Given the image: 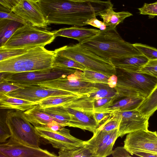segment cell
<instances>
[{
	"instance_id": "cell-1",
	"label": "cell",
	"mask_w": 157,
	"mask_h": 157,
	"mask_svg": "<svg viewBox=\"0 0 157 157\" xmlns=\"http://www.w3.org/2000/svg\"><path fill=\"white\" fill-rule=\"evenodd\" d=\"M35 2L48 24L86 25L93 16L92 0H37Z\"/></svg>"
},
{
	"instance_id": "cell-2",
	"label": "cell",
	"mask_w": 157,
	"mask_h": 157,
	"mask_svg": "<svg viewBox=\"0 0 157 157\" xmlns=\"http://www.w3.org/2000/svg\"><path fill=\"white\" fill-rule=\"evenodd\" d=\"M79 43L97 55L109 60L113 58L142 55L133 44L122 39L116 28L109 26Z\"/></svg>"
},
{
	"instance_id": "cell-3",
	"label": "cell",
	"mask_w": 157,
	"mask_h": 157,
	"mask_svg": "<svg viewBox=\"0 0 157 157\" xmlns=\"http://www.w3.org/2000/svg\"><path fill=\"white\" fill-rule=\"evenodd\" d=\"M56 56L55 51L37 46L24 54L0 61V72L15 73L50 69Z\"/></svg>"
},
{
	"instance_id": "cell-4",
	"label": "cell",
	"mask_w": 157,
	"mask_h": 157,
	"mask_svg": "<svg viewBox=\"0 0 157 157\" xmlns=\"http://www.w3.org/2000/svg\"><path fill=\"white\" fill-rule=\"evenodd\" d=\"M116 69L117 82L115 88L118 98L134 95L146 98L157 85V78L150 75Z\"/></svg>"
},
{
	"instance_id": "cell-5",
	"label": "cell",
	"mask_w": 157,
	"mask_h": 157,
	"mask_svg": "<svg viewBox=\"0 0 157 157\" xmlns=\"http://www.w3.org/2000/svg\"><path fill=\"white\" fill-rule=\"evenodd\" d=\"M54 51L56 54L72 59L83 66L86 69L109 76L116 75V68L109 60L97 55L79 43L65 46Z\"/></svg>"
},
{
	"instance_id": "cell-6",
	"label": "cell",
	"mask_w": 157,
	"mask_h": 157,
	"mask_svg": "<svg viewBox=\"0 0 157 157\" xmlns=\"http://www.w3.org/2000/svg\"><path fill=\"white\" fill-rule=\"evenodd\" d=\"M55 37L52 31L35 27L28 23L18 28L2 47H44L53 42Z\"/></svg>"
},
{
	"instance_id": "cell-7",
	"label": "cell",
	"mask_w": 157,
	"mask_h": 157,
	"mask_svg": "<svg viewBox=\"0 0 157 157\" xmlns=\"http://www.w3.org/2000/svg\"><path fill=\"white\" fill-rule=\"evenodd\" d=\"M23 112L15 109L6 113L5 121L10 132V138L24 144L39 147L41 138L25 118Z\"/></svg>"
},
{
	"instance_id": "cell-8",
	"label": "cell",
	"mask_w": 157,
	"mask_h": 157,
	"mask_svg": "<svg viewBox=\"0 0 157 157\" xmlns=\"http://www.w3.org/2000/svg\"><path fill=\"white\" fill-rule=\"evenodd\" d=\"M77 70L58 66L43 70L15 73H10L4 81L20 87L38 85L47 81L65 78L75 73Z\"/></svg>"
},
{
	"instance_id": "cell-9",
	"label": "cell",
	"mask_w": 157,
	"mask_h": 157,
	"mask_svg": "<svg viewBox=\"0 0 157 157\" xmlns=\"http://www.w3.org/2000/svg\"><path fill=\"white\" fill-rule=\"evenodd\" d=\"M124 147L132 155L142 152L157 154V132L141 129L128 134Z\"/></svg>"
},
{
	"instance_id": "cell-10",
	"label": "cell",
	"mask_w": 157,
	"mask_h": 157,
	"mask_svg": "<svg viewBox=\"0 0 157 157\" xmlns=\"http://www.w3.org/2000/svg\"><path fill=\"white\" fill-rule=\"evenodd\" d=\"M35 128L41 138L46 140L54 147L60 150L72 148L84 144V141L72 136L70 130L63 127L57 131H53L48 127Z\"/></svg>"
},
{
	"instance_id": "cell-11",
	"label": "cell",
	"mask_w": 157,
	"mask_h": 157,
	"mask_svg": "<svg viewBox=\"0 0 157 157\" xmlns=\"http://www.w3.org/2000/svg\"><path fill=\"white\" fill-rule=\"evenodd\" d=\"M0 156L10 157H55L56 154L39 147H33L22 144L12 138L1 144Z\"/></svg>"
},
{
	"instance_id": "cell-12",
	"label": "cell",
	"mask_w": 157,
	"mask_h": 157,
	"mask_svg": "<svg viewBox=\"0 0 157 157\" xmlns=\"http://www.w3.org/2000/svg\"><path fill=\"white\" fill-rule=\"evenodd\" d=\"M18 89L6 95L34 102H39L48 97L74 95L70 92L40 86L29 85L21 86Z\"/></svg>"
},
{
	"instance_id": "cell-13",
	"label": "cell",
	"mask_w": 157,
	"mask_h": 157,
	"mask_svg": "<svg viewBox=\"0 0 157 157\" xmlns=\"http://www.w3.org/2000/svg\"><path fill=\"white\" fill-rule=\"evenodd\" d=\"M38 85L70 92L80 96L94 93L98 89V83L71 81L68 80L67 77L47 81Z\"/></svg>"
},
{
	"instance_id": "cell-14",
	"label": "cell",
	"mask_w": 157,
	"mask_h": 157,
	"mask_svg": "<svg viewBox=\"0 0 157 157\" xmlns=\"http://www.w3.org/2000/svg\"><path fill=\"white\" fill-rule=\"evenodd\" d=\"M11 12L33 26L46 29L47 24L39 7L32 0H21Z\"/></svg>"
},
{
	"instance_id": "cell-15",
	"label": "cell",
	"mask_w": 157,
	"mask_h": 157,
	"mask_svg": "<svg viewBox=\"0 0 157 157\" xmlns=\"http://www.w3.org/2000/svg\"><path fill=\"white\" fill-rule=\"evenodd\" d=\"M121 119L118 128V138L141 129L147 130L149 118L137 109L119 111Z\"/></svg>"
},
{
	"instance_id": "cell-16",
	"label": "cell",
	"mask_w": 157,
	"mask_h": 157,
	"mask_svg": "<svg viewBox=\"0 0 157 157\" xmlns=\"http://www.w3.org/2000/svg\"><path fill=\"white\" fill-rule=\"evenodd\" d=\"M65 108L70 116L68 126L78 128L93 133L99 126L94 118V112L84 111L68 107Z\"/></svg>"
},
{
	"instance_id": "cell-17",
	"label": "cell",
	"mask_w": 157,
	"mask_h": 157,
	"mask_svg": "<svg viewBox=\"0 0 157 157\" xmlns=\"http://www.w3.org/2000/svg\"><path fill=\"white\" fill-rule=\"evenodd\" d=\"M100 30L88 28L82 26H73L64 28L53 31L56 37L61 36L73 39L80 43L98 34Z\"/></svg>"
},
{
	"instance_id": "cell-18",
	"label": "cell",
	"mask_w": 157,
	"mask_h": 157,
	"mask_svg": "<svg viewBox=\"0 0 157 157\" xmlns=\"http://www.w3.org/2000/svg\"><path fill=\"white\" fill-rule=\"evenodd\" d=\"M149 60L142 55L112 58L109 61L116 68L138 72Z\"/></svg>"
},
{
	"instance_id": "cell-19",
	"label": "cell",
	"mask_w": 157,
	"mask_h": 157,
	"mask_svg": "<svg viewBox=\"0 0 157 157\" xmlns=\"http://www.w3.org/2000/svg\"><path fill=\"white\" fill-rule=\"evenodd\" d=\"M23 113L26 119L35 128L47 127L49 123L56 121L45 113L39 104L24 111Z\"/></svg>"
},
{
	"instance_id": "cell-20",
	"label": "cell",
	"mask_w": 157,
	"mask_h": 157,
	"mask_svg": "<svg viewBox=\"0 0 157 157\" xmlns=\"http://www.w3.org/2000/svg\"><path fill=\"white\" fill-rule=\"evenodd\" d=\"M114 102L104 112L109 113L115 112L132 110L137 109L145 98L140 95H134L120 98Z\"/></svg>"
},
{
	"instance_id": "cell-21",
	"label": "cell",
	"mask_w": 157,
	"mask_h": 157,
	"mask_svg": "<svg viewBox=\"0 0 157 157\" xmlns=\"http://www.w3.org/2000/svg\"><path fill=\"white\" fill-rule=\"evenodd\" d=\"M39 103L10 96L6 94L0 95L1 109H12L25 111Z\"/></svg>"
},
{
	"instance_id": "cell-22",
	"label": "cell",
	"mask_w": 157,
	"mask_h": 157,
	"mask_svg": "<svg viewBox=\"0 0 157 157\" xmlns=\"http://www.w3.org/2000/svg\"><path fill=\"white\" fill-rule=\"evenodd\" d=\"M114 130L104 132L97 128L90 139L84 141V144L93 157H96L100 149L110 137Z\"/></svg>"
},
{
	"instance_id": "cell-23",
	"label": "cell",
	"mask_w": 157,
	"mask_h": 157,
	"mask_svg": "<svg viewBox=\"0 0 157 157\" xmlns=\"http://www.w3.org/2000/svg\"><path fill=\"white\" fill-rule=\"evenodd\" d=\"M132 15V13L128 11L115 12L113 10V6H112L105 12L101 13L99 16L103 19L104 23L107 26L116 28L126 18Z\"/></svg>"
},
{
	"instance_id": "cell-24",
	"label": "cell",
	"mask_w": 157,
	"mask_h": 157,
	"mask_svg": "<svg viewBox=\"0 0 157 157\" xmlns=\"http://www.w3.org/2000/svg\"><path fill=\"white\" fill-rule=\"evenodd\" d=\"M23 25L13 20L0 19V47H2L15 31Z\"/></svg>"
},
{
	"instance_id": "cell-25",
	"label": "cell",
	"mask_w": 157,
	"mask_h": 157,
	"mask_svg": "<svg viewBox=\"0 0 157 157\" xmlns=\"http://www.w3.org/2000/svg\"><path fill=\"white\" fill-rule=\"evenodd\" d=\"M42 109L45 113L63 127L68 126L70 116L64 106H58Z\"/></svg>"
},
{
	"instance_id": "cell-26",
	"label": "cell",
	"mask_w": 157,
	"mask_h": 157,
	"mask_svg": "<svg viewBox=\"0 0 157 157\" xmlns=\"http://www.w3.org/2000/svg\"><path fill=\"white\" fill-rule=\"evenodd\" d=\"M137 109L149 118L157 110V85L150 94L145 98Z\"/></svg>"
},
{
	"instance_id": "cell-27",
	"label": "cell",
	"mask_w": 157,
	"mask_h": 157,
	"mask_svg": "<svg viewBox=\"0 0 157 157\" xmlns=\"http://www.w3.org/2000/svg\"><path fill=\"white\" fill-rule=\"evenodd\" d=\"M79 96L74 94L48 97L40 101L38 104L41 108L58 106H64L72 102Z\"/></svg>"
},
{
	"instance_id": "cell-28",
	"label": "cell",
	"mask_w": 157,
	"mask_h": 157,
	"mask_svg": "<svg viewBox=\"0 0 157 157\" xmlns=\"http://www.w3.org/2000/svg\"><path fill=\"white\" fill-rule=\"evenodd\" d=\"M94 101L90 99L86 95H81L63 106L84 111L94 112Z\"/></svg>"
},
{
	"instance_id": "cell-29",
	"label": "cell",
	"mask_w": 157,
	"mask_h": 157,
	"mask_svg": "<svg viewBox=\"0 0 157 157\" xmlns=\"http://www.w3.org/2000/svg\"><path fill=\"white\" fill-rule=\"evenodd\" d=\"M98 90L95 92L87 94L90 100H94L100 98L117 97L118 94L115 88L110 87L108 84L98 83Z\"/></svg>"
},
{
	"instance_id": "cell-30",
	"label": "cell",
	"mask_w": 157,
	"mask_h": 157,
	"mask_svg": "<svg viewBox=\"0 0 157 157\" xmlns=\"http://www.w3.org/2000/svg\"><path fill=\"white\" fill-rule=\"evenodd\" d=\"M109 77L101 73L86 68L81 75L80 80L83 82L108 84Z\"/></svg>"
},
{
	"instance_id": "cell-31",
	"label": "cell",
	"mask_w": 157,
	"mask_h": 157,
	"mask_svg": "<svg viewBox=\"0 0 157 157\" xmlns=\"http://www.w3.org/2000/svg\"><path fill=\"white\" fill-rule=\"evenodd\" d=\"M58 154L59 156L61 157H93L84 144L72 148L60 150Z\"/></svg>"
},
{
	"instance_id": "cell-32",
	"label": "cell",
	"mask_w": 157,
	"mask_h": 157,
	"mask_svg": "<svg viewBox=\"0 0 157 157\" xmlns=\"http://www.w3.org/2000/svg\"><path fill=\"white\" fill-rule=\"evenodd\" d=\"M121 119L120 112L112 113L109 117L97 128L104 132H109L118 129Z\"/></svg>"
},
{
	"instance_id": "cell-33",
	"label": "cell",
	"mask_w": 157,
	"mask_h": 157,
	"mask_svg": "<svg viewBox=\"0 0 157 157\" xmlns=\"http://www.w3.org/2000/svg\"><path fill=\"white\" fill-rule=\"evenodd\" d=\"M37 46H29L14 48L0 47V61L24 54L30 49Z\"/></svg>"
},
{
	"instance_id": "cell-34",
	"label": "cell",
	"mask_w": 157,
	"mask_h": 157,
	"mask_svg": "<svg viewBox=\"0 0 157 157\" xmlns=\"http://www.w3.org/2000/svg\"><path fill=\"white\" fill-rule=\"evenodd\" d=\"M58 66L73 68L83 71L86 69L83 66L72 59L56 54L54 60L53 67Z\"/></svg>"
},
{
	"instance_id": "cell-35",
	"label": "cell",
	"mask_w": 157,
	"mask_h": 157,
	"mask_svg": "<svg viewBox=\"0 0 157 157\" xmlns=\"http://www.w3.org/2000/svg\"><path fill=\"white\" fill-rule=\"evenodd\" d=\"M118 129L114 130L110 137L102 146L96 157H106L111 155L115 142L118 138Z\"/></svg>"
},
{
	"instance_id": "cell-36",
	"label": "cell",
	"mask_w": 157,
	"mask_h": 157,
	"mask_svg": "<svg viewBox=\"0 0 157 157\" xmlns=\"http://www.w3.org/2000/svg\"><path fill=\"white\" fill-rule=\"evenodd\" d=\"M117 99V97L103 98L94 100V112H104Z\"/></svg>"
},
{
	"instance_id": "cell-37",
	"label": "cell",
	"mask_w": 157,
	"mask_h": 157,
	"mask_svg": "<svg viewBox=\"0 0 157 157\" xmlns=\"http://www.w3.org/2000/svg\"><path fill=\"white\" fill-rule=\"evenodd\" d=\"M142 55L149 60H157V49L147 45L140 43L133 44Z\"/></svg>"
},
{
	"instance_id": "cell-38",
	"label": "cell",
	"mask_w": 157,
	"mask_h": 157,
	"mask_svg": "<svg viewBox=\"0 0 157 157\" xmlns=\"http://www.w3.org/2000/svg\"><path fill=\"white\" fill-rule=\"evenodd\" d=\"M138 10L140 14L148 15L149 18H153L157 16V1L151 3H144Z\"/></svg>"
},
{
	"instance_id": "cell-39",
	"label": "cell",
	"mask_w": 157,
	"mask_h": 157,
	"mask_svg": "<svg viewBox=\"0 0 157 157\" xmlns=\"http://www.w3.org/2000/svg\"><path fill=\"white\" fill-rule=\"evenodd\" d=\"M138 72L147 74L157 78V60H149Z\"/></svg>"
},
{
	"instance_id": "cell-40",
	"label": "cell",
	"mask_w": 157,
	"mask_h": 157,
	"mask_svg": "<svg viewBox=\"0 0 157 157\" xmlns=\"http://www.w3.org/2000/svg\"><path fill=\"white\" fill-rule=\"evenodd\" d=\"M20 87L17 85L6 81L0 82V95L7 94Z\"/></svg>"
},
{
	"instance_id": "cell-41",
	"label": "cell",
	"mask_w": 157,
	"mask_h": 157,
	"mask_svg": "<svg viewBox=\"0 0 157 157\" xmlns=\"http://www.w3.org/2000/svg\"><path fill=\"white\" fill-rule=\"evenodd\" d=\"M11 136L10 131L5 121L0 119V142L1 143L5 142L7 139Z\"/></svg>"
},
{
	"instance_id": "cell-42",
	"label": "cell",
	"mask_w": 157,
	"mask_h": 157,
	"mask_svg": "<svg viewBox=\"0 0 157 157\" xmlns=\"http://www.w3.org/2000/svg\"><path fill=\"white\" fill-rule=\"evenodd\" d=\"M1 19L13 20L20 22L23 25L29 23L11 11L6 12L0 10V19Z\"/></svg>"
},
{
	"instance_id": "cell-43",
	"label": "cell",
	"mask_w": 157,
	"mask_h": 157,
	"mask_svg": "<svg viewBox=\"0 0 157 157\" xmlns=\"http://www.w3.org/2000/svg\"><path fill=\"white\" fill-rule=\"evenodd\" d=\"M21 0H0V9L5 10V12H10L11 10L17 5Z\"/></svg>"
},
{
	"instance_id": "cell-44",
	"label": "cell",
	"mask_w": 157,
	"mask_h": 157,
	"mask_svg": "<svg viewBox=\"0 0 157 157\" xmlns=\"http://www.w3.org/2000/svg\"><path fill=\"white\" fill-rule=\"evenodd\" d=\"M85 23L86 25H90L94 27L99 28L100 30H104L107 28V26L103 21L98 19L96 17H95L86 20Z\"/></svg>"
},
{
	"instance_id": "cell-45",
	"label": "cell",
	"mask_w": 157,
	"mask_h": 157,
	"mask_svg": "<svg viewBox=\"0 0 157 157\" xmlns=\"http://www.w3.org/2000/svg\"><path fill=\"white\" fill-rule=\"evenodd\" d=\"M130 153L124 147H118L113 151L112 156L114 157H131Z\"/></svg>"
},
{
	"instance_id": "cell-46",
	"label": "cell",
	"mask_w": 157,
	"mask_h": 157,
	"mask_svg": "<svg viewBox=\"0 0 157 157\" xmlns=\"http://www.w3.org/2000/svg\"><path fill=\"white\" fill-rule=\"evenodd\" d=\"M110 114L111 113L107 112H94V117L97 123L100 125L109 117Z\"/></svg>"
},
{
	"instance_id": "cell-47",
	"label": "cell",
	"mask_w": 157,
	"mask_h": 157,
	"mask_svg": "<svg viewBox=\"0 0 157 157\" xmlns=\"http://www.w3.org/2000/svg\"><path fill=\"white\" fill-rule=\"evenodd\" d=\"M47 127L52 130L54 131H57L59 130L62 127H64L55 121H53L49 123L48 124Z\"/></svg>"
},
{
	"instance_id": "cell-48",
	"label": "cell",
	"mask_w": 157,
	"mask_h": 157,
	"mask_svg": "<svg viewBox=\"0 0 157 157\" xmlns=\"http://www.w3.org/2000/svg\"><path fill=\"white\" fill-rule=\"evenodd\" d=\"M117 82V77L116 75H113L110 76L108 80V84L111 88H115Z\"/></svg>"
},
{
	"instance_id": "cell-49",
	"label": "cell",
	"mask_w": 157,
	"mask_h": 157,
	"mask_svg": "<svg viewBox=\"0 0 157 157\" xmlns=\"http://www.w3.org/2000/svg\"><path fill=\"white\" fill-rule=\"evenodd\" d=\"M135 155L143 157H157V154L150 152H139L136 153Z\"/></svg>"
},
{
	"instance_id": "cell-50",
	"label": "cell",
	"mask_w": 157,
	"mask_h": 157,
	"mask_svg": "<svg viewBox=\"0 0 157 157\" xmlns=\"http://www.w3.org/2000/svg\"><path fill=\"white\" fill-rule=\"evenodd\" d=\"M32 0L33 1H36L37 0Z\"/></svg>"
}]
</instances>
